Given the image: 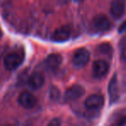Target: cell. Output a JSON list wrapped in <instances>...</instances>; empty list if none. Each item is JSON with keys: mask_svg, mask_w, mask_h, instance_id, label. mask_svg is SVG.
I'll return each instance as SVG.
<instances>
[{"mask_svg": "<svg viewBox=\"0 0 126 126\" xmlns=\"http://www.w3.org/2000/svg\"><path fill=\"white\" fill-rule=\"evenodd\" d=\"M90 60V53L86 48H79L74 52L72 58L73 65L77 68H82Z\"/></svg>", "mask_w": 126, "mask_h": 126, "instance_id": "obj_1", "label": "cell"}, {"mask_svg": "<svg viewBox=\"0 0 126 126\" xmlns=\"http://www.w3.org/2000/svg\"><path fill=\"white\" fill-rule=\"evenodd\" d=\"M23 61V55L20 53L13 52L7 54L4 60V65L9 71H13L20 67Z\"/></svg>", "mask_w": 126, "mask_h": 126, "instance_id": "obj_2", "label": "cell"}, {"mask_svg": "<svg viewBox=\"0 0 126 126\" xmlns=\"http://www.w3.org/2000/svg\"><path fill=\"white\" fill-rule=\"evenodd\" d=\"M109 72V64L105 60H97L93 65V76L95 79H103Z\"/></svg>", "mask_w": 126, "mask_h": 126, "instance_id": "obj_3", "label": "cell"}, {"mask_svg": "<svg viewBox=\"0 0 126 126\" xmlns=\"http://www.w3.org/2000/svg\"><path fill=\"white\" fill-rule=\"evenodd\" d=\"M105 98L101 94H92L86 98L84 102L85 107L87 110H96L100 109L104 105Z\"/></svg>", "mask_w": 126, "mask_h": 126, "instance_id": "obj_4", "label": "cell"}, {"mask_svg": "<svg viewBox=\"0 0 126 126\" xmlns=\"http://www.w3.org/2000/svg\"><path fill=\"white\" fill-rule=\"evenodd\" d=\"M18 104L25 109H32L37 103V98L30 92H23L18 96Z\"/></svg>", "mask_w": 126, "mask_h": 126, "instance_id": "obj_5", "label": "cell"}, {"mask_svg": "<svg viewBox=\"0 0 126 126\" xmlns=\"http://www.w3.org/2000/svg\"><path fill=\"white\" fill-rule=\"evenodd\" d=\"M85 93V89L80 85H74L65 92L64 99L67 102L74 101L79 98Z\"/></svg>", "mask_w": 126, "mask_h": 126, "instance_id": "obj_6", "label": "cell"}, {"mask_svg": "<svg viewBox=\"0 0 126 126\" xmlns=\"http://www.w3.org/2000/svg\"><path fill=\"white\" fill-rule=\"evenodd\" d=\"M71 36V29L68 26H62L56 29L52 35V40L55 42H64Z\"/></svg>", "mask_w": 126, "mask_h": 126, "instance_id": "obj_7", "label": "cell"}, {"mask_svg": "<svg viewBox=\"0 0 126 126\" xmlns=\"http://www.w3.org/2000/svg\"><path fill=\"white\" fill-rule=\"evenodd\" d=\"M93 27L98 31H107L110 29L111 23L105 15H98L93 20Z\"/></svg>", "mask_w": 126, "mask_h": 126, "instance_id": "obj_8", "label": "cell"}, {"mask_svg": "<svg viewBox=\"0 0 126 126\" xmlns=\"http://www.w3.org/2000/svg\"><path fill=\"white\" fill-rule=\"evenodd\" d=\"M44 82H45V79L43 74L40 72H34L29 78L28 85L30 89L38 90L43 86Z\"/></svg>", "mask_w": 126, "mask_h": 126, "instance_id": "obj_9", "label": "cell"}, {"mask_svg": "<svg viewBox=\"0 0 126 126\" xmlns=\"http://www.w3.org/2000/svg\"><path fill=\"white\" fill-rule=\"evenodd\" d=\"M108 93L110 98V103H115L117 100L119 96V89H118V82H117V75H113L110 79L108 85Z\"/></svg>", "mask_w": 126, "mask_h": 126, "instance_id": "obj_10", "label": "cell"}, {"mask_svg": "<svg viewBox=\"0 0 126 126\" xmlns=\"http://www.w3.org/2000/svg\"><path fill=\"white\" fill-rule=\"evenodd\" d=\"M62 62V57L59 54H51L46 58L45 67L48 70L54 71L61 66Z\"/></svg>", "mask_w": 126, "mask_h": 126, "instance_id": "obj_11", "label": "cell"}, {"mask_svg": "<svg viewBox=\"0 0 126 126\" xmlns=\"http://www.w3.org/2000/svg\"><path fill=\"white\" fill-rule=\"evenodd\" d=\"M125 11V3L124 0H113L110 4V13L115 18H120Z\"/></svg>", "mask_w": 126, "mask_h": 126, "instance_id": "obj_12", "label": "cell"}, {"mask_svg": "<svg viewBox=\"0 0 126 126\" xmlns=\"http://www.w3.org/2000/svg\"><path fill=\"white\" fill-rule=\"evenodd\" d=\"M96 50L98 54L105 55V56H106V57L110 58V59L112 56V54H113V49H112V47L109 43L99 44V45L97 47Z\"/></svg>", "mask_w": 126, "mask_h": 126, "instance_id": "obj_13", "label": "cell"}, {"mask_svg": "<svg viewBox=\"0 0 126 126\" xmlns=\"http://www.w3.org/2000/svg\"><path fill=\"white\" fill-rule=\"evenodd\" d=\"M49 97L52 100L57 101L59 100L60 98V91L58 88H56L55 86H53L50 88V93H49Z\"/></svg>", "mask_w": 126, "mask_h": 126, "instance_id": "obj_14", "label": "cell"}, {"mask_svg": "<svg viewBox=\"0 0 126 126\" xmlns=\"http://www.w3.org/2000/svg\"><path fill=\"white\" fill-rule=\"evenodd\" d=\"M47 126H61V120L58 117L53 118L50 122L47 124Z\"/></svg>", "mask_w": 126, "mask_h": 126, "instance_id": "obj_15", "label": "cell"}, {"mask_svg": "<svg viewBox=\"0 0 126 126\" xmlns=\"http://www.w3.org/2000/svg\"><path fill=\"white\" fill-rule=\"evenodd\" d=\"M125 31H126V21H124V23L119 26L118 32L119 33H123V32H125Z\"/></svg>", "mask_w": 126, "mask_h": 126, "instance_id": "obj_16", "label": "cell"}, {"mask_svg": "<svg viewBox=\"0 0 126 126\" xmlns=\"http://www.w3.org/2000/svg\"><path fill=\"white\" fill-rule=\"evenodd\" d=\"M117 126H126V118H122L118 123Z\"/></svg>", "mask_w": 126, "mask_h": 126, "instance_id": "obj_17", "label": "cell"}, {"mask_svg": "<svg viewBox=\"0 0 126 126\" xmlns=\"http://www.w3.org/2000/svg\"><path fill=\"white\" fill-rule=\"evenodd\" d=\"M1 36H2V31H1V30H0V38H1Z\"/></svg>", "mask_w": 126, "mask_h": 126, "instance_id": "obj_18", "label": "cell"}, {"mask_svg": "<svg viewBox=\"0 0 126 126\" xmlns=\"http://www.w3.org/2000/svg\"><path fill=\"white\" fill-rule=\"evenodd\" d=\"M73 1H74V2H79L80 0H73Z\"/></svg>", "mask_w": 126, "mask_h": 126, "instance_id": "obj_19", "label": "cell"}, {"mask_svg": "<svg viewBox=\"0 0 126 126\" xmlns=\"http://www.w3.org/2000/svg\"><path fill=\"white\" fill-rule=\"evenodd\" d=\"M6 126H15V125H12V124H10V125H6Z\"/></svg>", "mask_w": 126, "mask_h": 126, "instance_id": "obj_20", "label": "cell"}]
</instances>
